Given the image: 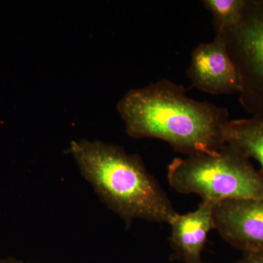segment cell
<instances>
[{
	"instance_id": "30bf717a",
	"label": "cell",
	"mask_w": 263,
	"mask_h": 263,
	"mask_svg": "<svg viewBox=\"0 0 263 263\" xmlns=\"http://www.w3.org/2000/svg\"><path fill=\"white\" fill-rule=\"evenodd\" d=\"M235 263H263V251L245 253L243 257Z\"/></svg>"
},
{
	"instance_id": "8992f818",
	"label": "cell",
	"mask_w": 263,
	"mask_h": 263,
	"mask_svg": "<svg viewBox=\"0 0 263 263\" xmlns=\"http://www.w3.org/2000/svg\"><path fill=\"white\" fill-rule=\"evenodd\" d=\"M187 76L192 86L210 95L239 94L240 80L222 34L194 48Z\"/></svg>"
},
{
	"instance_id": "3957f363",
	"label": "cell",
	"mask_w": 263,
	"mask_h": 263,
	"mask_svg": "<svg viewBox=\"0 0 263 263\" xmlns=\"http://www.w3.org/2000/svg\"><path fill=\"white\" fill-rule=\"evenodd\" d=\"M167 181L177 193L199 195L217 202L233 199H262L263 173L250 159L230 145L212 154L175 158Z\"/></svg>"
},
{
	"instance_id": "9c48e42d",
	"label": "cell",
	"mask_w": 263,
	"mask_h": 263,
	"mask_svg": "<svg viewBox=\"0 0 263 263\" xmlns=\"http://www.w3.org/2000/svg\"><path fill=\"white\" fill-rule=\"evenodd\" d=\"M247 0H204L202 4L212 13L216 34L233 28L245 15Z\"/></svg>"
},
{
	"instance_id": "277c9868",
	"label": "cell",
	"mask_w": 263,
	"mask_h": 263,
	"mask_svg": "<svg viewBox=\"0 0 263 263\" xmlns=\"http://www.w3.org/2000/svg\"><path fill=\"white\" fill-rule=\"evenodd\" d=\"M218 34L239 75L240 105L252 117H263V0H247L240 23Z\"/></svg>"
},
{
	"instance_id": "5b68a950",
	"label": "cell",
	"mask_w": 263,
	"mask_h": 263,
	"mask_svg": "<svg viewBox=\"0 0 263 263\" xmlns=\"http://www.w3.org/2000/svg\"><path fill=\"white\" fill-rule=\"evenodd\" d=\"M214 230L228 245L243 253L263 251L262 199L216 202Z\"/></svg>"
},
{
	"instance_id": "7a4b0ae2",
	"label": "cell",
	"mask_w": 263,
	"mask_h": 263,
	"mask_svg": "<svg viewBox=\"0 0 263 263\" xmlns=\"http://www.w3.org/2000/svg\"><path fill=\"white\" fill-rule=\"evenodd\" d=\"M69 152L102 201L127 226L136 219L168 224L176 214L139 156L117 145L85 139L71 142Z\"/></svg>"
},
{
	"instance_id": "52a82bcc",
	"label": "cell",
	"mask_w": 263,
	"mask_h": 263,
	"mask_svg": "<svg viewBox=\"0 0 263 263\" xmlns=\"http://www.w3.org/2000/svg\"><path fill=\"white\" fill-rule=\"evenodd\" d=\"M216 202L202 200L193 212H176L168 224L170 243L176 259L184 263H204L202 254L209 233L214 230V208Z\"/></svg>"
},
{
	"instance_id": "ba28073f",
	"label": "cell",
	"mask_w": 263,
	"mask_h": 263,
	"mask_svg": "<svg viewBox=\"0 0 263 263\" xmlns=\"http://www.w3.org/2000/svg\"><path fill=\"white\" fill-rule=\"evenodd\" d=\"M224 142L257 161L263 173V117L230 120L224 129Z\"/></svg>"
},
{
	"instance_id": "6da1fadb",
	"label": "cell",
	"mask_w": 263,
	"mask_h": 263,
	"mask_svg": "<svg viewBox=\"0 0 263 263\" xmlns=\"http://www.w3.org/2000/svg\"><path fill=\"white\" fill-rule=\"evenodd\" d=\"M117 110L132 138L162 140L186 156L215 153L226 144L228 109L189 98L167 79L129 90Z\"/></svg>"
},
{
	"instance_id": "8fae6325",
	"label": "cell",
	"mask_w": 263,
	"mask_h": 263,
	"mask_svg": "<svg viewBox=\"0 0 263 263\" xmlns=\"http://www.w3.org/2000/svg\"><path fill=\"white\" fill-rule=\"evenodd\" d=\"M0 263H25L23 261L18 260L15 259H6L0 260Z\"/></svg>"
}]
</instances>
